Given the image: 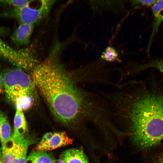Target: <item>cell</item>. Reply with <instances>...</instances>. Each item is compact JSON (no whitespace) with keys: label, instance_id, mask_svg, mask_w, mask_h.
Returning <instances> with one entry per match:
<instances>
[{"label":"cell","instance_id":"cell-1","mask_svg":"<svg viewBox=\"0 0 163 163\" xmlns=\"http://www.w3.org/2000/svg\"><path fill=\"white\" fill-rule=\"evenodd\" d=\"M111 115L126 119L133 142L142 149H152L163 140V92L134 81L122 87L110 102Z\"/></svg>","mask_w":163,"mask_h":163},{"label":"cell","instance_id":"cell-2","mask_svg":"<svg viewBox=\"0 0 163 163\" xmlns=\"http://www.w3.org/2000/svg\"><path fill=\"white\" fill-rule=\"evenodd\" d=\"M31 78L53 115L63 123H70L81 115L94 117L100 107L98 98L88 100L70 77L50 61L37 64L31 70Z\"/></svg>","mask_w":163,"mask_h":163},{"label":"cell","instance_id":"cell-3","mask_svg":"<svg viewBox=\"0 0 163 163\" xmlns=\"http://www.w3.org/2000/svg\"><path fill=\"white\" fill-rule=\"evenodd\" d=\"M2 77L6 96L15 107L25 105L33 98L36 99V88L32 79L22 69L7 70Z\"/></svg>","mask_w":163,"mask_h":163},{"label":"cell","instance_id":"cell-4","mask_svg":"<svg viewBox=\"0 0 163 163\" xmlns=\"http://www.w3.org/2000/svg\"><path fill=\"white\" fill-rule=\"evenodd\" d=\"M55 2L53 0H39L37 7H30V3L3 13L0 14V17L13 18L17 21L19 24H27L34 25L47 16Z\"/></svg>","mask_w":163,"mask_h":163},{"label":"cell","instance_id":"cell-5","mask_svg":"<svg viewBox=\"0 0 163 163\" xmlns=\"http://www.w3.org/2000/svg\"><path fill=\"white\" fill-rule=\"evenodd\" d=\"M0 59L22 70L32 69L37 64L32 50L28 48L15 50L1 39Z\"/></svg>","mask_w":163,"mask_h":163},{"label":"cell","instance_id":"cell-6","mask_svg":"<svg viewBox=\"0 0 163 163\" xmlns=\"http://www.w3.org/2000/svg\"><path fill=\"white\" fill-rule=\"evenodd\" d=\"M73 139L64 132H50L43 135L36 147V150L47 151L71 144Z\"/></svg>","mask_w":163,"mask_h":163},{"label":"cell","instance_id":"cell-7","mask_svg":"<svg viewBox=\"0 0 163 163\" xmlns=\"http://www.w3.org/2000/svg\"><path fill=\"white\" fill-rule=\"evenodd\" d=\"M128 0H91L89 4L94 14L111 13L123 14L127 11Z\"/></svg>","mask_w":163,"mask_h":163},{"label":"cell","instance_id":"cell-8","mask_svg":"<svg viewBox=\"0 0 163 163\" xmlns=\"http://www.w3.org/2000/svg\"><path fill=\"white\" fill-rule=\"evenodd\" d=\"M34 27L33 24H19L11 35V40L19 46L27 45L30 42Z\"/></svg>","mask_w":163,"mask_h":163},{"label":"cell","instance_id":"cell-9","mask_svg":"<svg viewBox=\"0 0 163 163\" xmlns=\"http://www.w3.org/2000/svg\"><path fill=\"white\" fill-rule=\"evenodd\" d=\"M18 148L17 141L12 135L9 140L2 145L1 158L2 163H17Z\"/></svg>","mask_w":163,"mask_h":163},{"label":"cell","instance_id":"cell-10","mask_svg":"<svg viewBox=\"0 0 163 163\" xmlns=\"http://www.w3.org/2000/svg\"><path fill=\"white\" fill-rule=\"evenodd\" d=\"M58 163H89V162L82 149L72 148L61 154Z\"/></svg>","mask_w":163,"mask_h":163},{"label":"cell","instance_id":"cell-11","mask_svg":"<svg viewBox=\"0 0 163 163\" xmlns=\"http://www.w3.org/2000/svg\"><path fill=\"white\" fill-rule=\"evenodd\" d=\"M152 13L154 17V21L150 40L147 48L148 56H149V50L154 34L160 24L163 21V0H157L152 7Z\"/></svg>","mask_w":163,"mask_h":163},{"label":"cell","instance_id":"cell-12","mask_svg":"<svg viewBox=\"0 0 163 163\" xmlns=\"http://www.w3.org/2000/svg\"><path fill=\"white\" fill-rule=\"evenodd\" d=\"M27 131V125L23 110L16 108L14 118L13 136L16 138L24 136Z\"/></svg>","mask_w":163,"mask_h":163},{"label":"cell","instance_id":"cell-13","mask_svg":"<svg viewBox=\"0 0 163 163\" xmlns=\"http://www.w3.org/2000/svg\"><path fill=\"white\" fill-rule=\"evenodd\" d=\"M26 163H55V161L50 153L36 150L30 153L27 158Z\"/></svg>","mask_w":163,"mask_h":163},{"label":"cell","instance_id":"cell-14","mask_svg":"<svg viewBox=\"0 0 163 163\" xmlns=\"http://www.w3.org/2000/svg\"><path fill=\"white\" fill-rule=\"evenodd\" d=\"M11 126L6 115L0 110V139L2 145L11 137Z\"/></svg>","mask_w":163,"mask_h":163},{"label":"cell","instance_id":"cell-15","mask_svg":"<svg viewBox=\"0 0 163 163\" xmlns=\"http://www.w3.org/2000/svg\"><path fill=\"white\" fill-rule=\"evenodd\" d=\"M14 138L17 140L18 144L17 162L26 163L27 154L29 145V140L27 138L25 137L24 136Z\"/></svg>","mask_w":163,"mask_h":163},{"label":"cell","instance_id":"cell-16","mask_svg":"<svg viewBox=\"0 0 163 163\" xmlns=\"http://www.w3.org/2000/svg\"><path fill=\"white\" fill-rule=\"evenodd\" d=\"M100 58L106 62H114L120 61L117 50L111 46L106 47L102 52Z\"/></svg>","mask_w":163,"mask_h":163},{"label":"cell","instance_id":"cell-17","mask_svg":"<svg viewBox=\"0 0 163 163\" xmlns=\"http://www.w3.org/2000/svg\"><path fill=\"white\" fill-rule=\"evenodd\" d=\"M152 149L154 151L150 156V163H163V145L161 143Z\"/></svg>","mask_w":163,"mask_h":163},{"label":"cell","instance_id":"cell-18","mask_svg":"<svg viewBox=\"0 0 163 163\" xmlns=\"http://www.w3.org/2000/svg\"><path fill=\"white\" fill-rule=\"evenodd\" d=\"M153 67L159 70L163 74V58L153 61L150 62L139 65L135 69L133 70L134 72L140 71L145 69Z\"/></svg>","mask_w":163,"mask_h":163},{"label":"cell","instance_id":"cell-19","mask_svg":"<svg viewBox=\"0 0 163 163\" xmlns=\"http://www.w3.org/2000/svg\"><path fill=\"white\" fill-rule=\"evenodd\" d=\"M32 0H0V3L9 5L14 8L22 7L30 4Z\"/></svg>","mask_w":163,"mask_h":163},{"label":"cell","instance_id":"cell-20","mask_svg":"<svg viewBox=\"0 0 163 163\" xmlns=\"http://www.w3.org/2000/svg\"><path fill=\"white\" fill-rule=\"evenodd\" d=\"M157 1L155 0H132L128 1V3L132 8H133L139 5L145 6H152Z\"/></svg>","mask_w":163,"mask_h":163},{"label":"cell","instance_id":"cell-21","mask_svg":"<svg viewBox=\"0 0 163 163\" xmlns=\"http://www.w3.org/2000/svg\"><path fill=\"white\" fill-rule=\"evenodd\" d=\"M7 30L5 27L0 26V36H3L7 33Z\"/></svg>","mask_w":163,"mask_h":163},{"label":"cell","instance_id":"cell-22","mask_svg":"<svg viewBox=\"0 0 163 163\" xmlns=\"http://www.w3.org/2000/svg\"><path fill=\"white\" fill-rule=\"evenodd\" d=\"M3 87L2 77L0 74V89L2 90Z\"/></svg>","mask_w":163,"mask_h":163},{"label":"cell","instance_id":"cell-23","mask_svg":"<svg viewBox=\"0 0 163 163\" xmlns=\"http://www.w3.org/2000/svg\"><path fill=\"white\" fill-rule=\"evenodd\" d=\"M0 141H1V140H0ZM0 159L1 160V152L0 149Z\"/></svg>","mask_w":163,"mask_h":163},{"label":"cell","instance_id":"cell-24","mask_svg":"<svg viewBox=\"0 0 163 163\" xmlns=\"http://www.w3.org/2000/svg\"><path fill=\"white\" fill-rule=\"evenodd\" d=\"M0 163H2V160L0 159Z\"/></svg>","mask_w":163,"mask_h":163},{"label":"cell","instance_id":"cell-25","mask_svg":"<svg viewBox=\"0 0 163 163\" xmlns=\"http://www.w3.org/2000/svg\"><path fill=\"white\" fill-rule=\"evenodd\" d=\"M2 91V90H1V89H0V94L1 93V92Z\"/></svg>","mask_w":163,"mask_h":163}]
</instances>
